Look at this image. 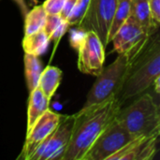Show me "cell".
I'll return each instance as SVG.
<instances>
[{"instance_id": "obj_16", "label": "cell", "mask_w": 160, "mask_h": 160, "mask_svg": "<svg viewBox=\"0 0 160 160\" xmlns=\"http://www.w3.org/2000/svg\"><path fill=\"white\" fill-rule=\"evenodd\" d=\"M24 61V74L26 78L27 87L29 92L34 90L38 85V80L43 70L42 64L38 59V56L25 53L23 57Z\"/></svg>"}, {"instance_id": "obj_23", "label": "cell", "mask_w": 160, "mask_h": 160, "mask_svg": "<svg viewBox=\"0 0 160 160\" xmlns=\"http://www.w3.org/2000/svg\"><path fill=\"white\" fill-rule=\"evenodd\" d=\"M149 7L153 22L158 28L160 23V0H149Z\"/></svg>"}, {"instance_id": "obj_3", "label": "cell", "mask_w": 160, "mask_h": 160, "mask_svg": "<svg viewBox=\"0 0 160 160\" xmlns=\"http://www.w3.org/2000/svg\"><path fill=\"white\" fill-rule=\"evenodd\" d=\"M116 119L135 137L160 134L159 108L150 94H144L128 108L120 109Z\"/></svg>"}, {"instance_id": "obj_24", "label": "cell", "mask_w": 160, "mask_h": 160, "mask_svg": "<svg viewBox=\"0 0 160 160\" xmlns=\"http://www.w3.org/2000/svg\"><path fill=\"white\" fill-rule=\"evenodd\" d=\"M70 25H69V23H68V22L67 21V19H65L62 22H61V24L53 31V33L50 36V40H52V41H57L67 31H68V27H69Z\"/></svg>"}, {"instance_id": "obj_12", "label": "cell", "mask_w": 160, "mask_h": 160, "mask_svg": "<svg viewBox=\"0 0 160 160\" xmlns=\"http://www.w3.org/2000/svg\"><path fill=\"white\" fill-rule=\"evenodd\" d=\"M50 98L38 86L30 92L28 112H27V131L31 129L38 119L49 109Z\"/></svg>"}, {"instance_id": "obj_7", "label": "cell", "mask_w": 160, "mask_h": 160, "mask_svg": "<svg viewBox=\"0 0 160 160\" xmlns=\"http://www.w3.org/2000/svg\"><path fill=\"white\" fill-rule=\"evenodd\" d=\"M150 37L142 26L129 15L112 41L113 42L114 51L118 54H127L134 61L147 46Z\"/></svg>"}, {"instance_id": "obj_13", "label": "cell", "mask_w": 160, "mask_h": 160, "mask_svg": "<svg viewBox=\"0 0 160 160\" xmlns=\"http://www.w3.org/2000/svg\"><path fill=\"white\" fill-rule=\"evenodd\" d=\"M130 15L150 36L158 29L151 16L149 0H131Z\"/></svg>"}, {"instance_id": "obj_4", "label": "cell", "mask_w": 160, "mask_h": 160, "mask_svg": "<svg viewBox=\"0 0 160 160\" xmlns=\"http://www.w3.org/2000/svg\"><path fill=\"white\" fill-rule=\"evenodd\" d=\"M132 62L128 55L120 53L111 65L103 68L87 95L83 108L100 104L115 97L118 98Z\"/></svg>"}, {"instance_id": "obj_5", "label": "cell", "mask_w": 160, "mask_h": 160, "mask_svg": "<svg viewBox=\"0 0 160 160\" xmlns=\"http://www.w3.org/2000/svg\"><path fill=\"white\" fill-rule=\"evenodd\" d=\"M135 138L137 137L129 133L115 116L91 145L83 160H108Z\"/></svg>"}, {"instance_id": "obj_26", "label": "cell", "mask_w": 160, "mask_h": 160, "mask_svg": "<svg viewBox=\"0 0 160 160\" xmlns=\"http://www.w3.org/2000/svg\"><path fill=\"white\" fill-rule=\"evenodd\" d=\"M14 1H15V2L17 3V5L19 6L20 9H21V11H22V16L25 17V15H26V13H27V8H26V5H25L24 0H14Z\"/></svg>"}, {"instance_id": "obj_20", "label": "cell", "mask_w": 160, "mask_h": 160, "mask_svg": "<svg viewBox=\"0 0 160 160\" xmlns=\"http://www.w3.org/2000/svg\"><path fill=\"white\" fill-rule=\"evenodd\" d=\"M86 34H87V30L80 25H78V27L76 28L71 29L69 33V42L71 47L76 51H78L80 46L82 44L83 40L85 39Z\"/></svg>"}, {"instance_id": "obj_18", "label": "cell", "mask_w": 160, "mask_h": 160, "mask_svg": "<svg viewBox=\"0 0 160 160\" xmlns=\"http://www.w3.org/2000/svg\"><path fill=\"white\" fill-rule=\"evenodd\" d=\"M130 7H131V0H120L118 1L117 8L113 14L109 34H108V43H110L117 31L120 27L124 24L127 19L130 15Z\"/></svg>"}, {"instance_id": "obj_17", "label": "cell", "mask_w": 160, "mask_h": 160, "mask_svg": "<svg viewBox=\"0 0 160 160\" xmlns=\"http://www.w3.org/2000/svg\"><path fill=\"white\" fill-rule=\"evenodd\" d=\"M47 12L42 5L35 7L26 13L24 17V36L33 34L43 29L46 21Z\"/></svg>"}, {"instance_id": "obj_14", "label": "cell", "mask_w": 160, "mask_h": 160, "mask_svg": "<svg viewBox=\"0 0 160 160\" xmlns=\"http://www.w3.org/2000/svg\"><path fill=\"white\" fill-rule=\"evenodd\" d=\"M50 38L43 29L33 34L24 36L22 40V48L24 53L35 56L42 55L48 49L50 44Z\"/></svg>"}, {"instance_id": "obj_1", "label": "cell", "mask_w": 160, "mask_h": 160, "mask_svg": "<svg viewBox=\"0 0 160 160\" xmlns=\"http://www.w3.org/2000/svg\"><path fill=\"white\" fill-rule=\"evenodd\" d=\"M122 101L112 98L100 104L82 108L75 114V121L69 143L62 160H83L94 142L115 118Z\"/></svg>"}, {"instance_id": "obj_22", "label": "cell", "mask_w": 160, "mask_h": 160, "mask_svg": "<svg viewBox=\"0 0 160 160\" xmlns=\"http://www.w3.org/2000/svg\"><path fill=\"white\" fill-rule=\"evenodd\" d=\"M67 0H46L43 3V8L47 14H60Z\"/></svg>"}, {"instance_id": "obj_15", "label": "cell", "mask_w": 160, "mask_h": 160, "mask_svg": "<svg viewBox=\"0 0 160 160\" xmlns=\"http://www.w3.org/2000/svg\"><path fill=\"white\" fill-rule=\"evenodd\" d=\"M61 80L62 71L56 67L49 66L42 70L38 86L44 93V95L51 99L57 90Z\"/></svg>"}, {"instance_id": "obj_8", "label": "cell", "mask_w": 160, "mask_h": 160, "mask_svg": "<svg viewBox=\"0 0 160 160\" xmlns=\"http://www.w3.org/2000/svg\"><path fill=\"white\" fill-rule=\"evenodd\" d=\"M117 6L118 0H90L86 16L80 24L87 31L96 32L105 48L109 44L108 34Z\"/></svg>"}, {"instance_id": "obj_10", "label": "cell", "mask_w": 160, "mask_h": 160, "mask_svg": "<svg viewBox=\"0 0 160 160\" xmlns=\"http://www.w3.org/2000/svg\"><path fill=\"white\" fill-rule=\"evenodd\" d=\"M60 120V114L48 109L34 124L26 133L25 142L20 158L29 160L37 148L50 136L57 127Z\"/></svg>"}, {"instance_id": "obj_2", "label": "cell", "mask_w": 160, "mask_h": 160, "mask_svg": "<svg viewBox=\"0 0 160 160\" xmlns=\"http://www.w3.org/2000/svg\"><path fill=\"white\" fill-rule=\"evenodd\" d=\"M160 76V46L158 35L154 42L132 62L130 70L120 90L118 98L123 102L148 89Z\"/></svg>"}, {"instance_id": "obj_19", "label": "cell", "mask_w": 160, "mask_h": 160, "mask_svg": "<svg viewBox=\"0 0 160 160\" xmlns=\"http://www.w3.org/2000/svg\"><path fill=\"white\" fill-rule=\"evenodd\" d=\"M90 0H77L72 11L67 18L69 25H80L86 16Z\"/></svg>"}, {"instance_id": "obj_6", "label": "cell", "mask_w": 160, "mask_h": 160, "mask_svg": "<svg viewBox=\"0 0 160 160\" xmlns=\"http://www.w3.org/2000/svg\"><path fill=\"white\" fill-rule=\"evenodd\" d=\"M75 114L60 115V120L48 138L37 148L29 160H62L73 130Z\"/></svg>"}, {"instance_id": "obj_27", "label": "cell", "mask_w": 160, "mask_h": 160, "mask_svg": "<svg viewBox=\"0 0 160 160\" xmlns=\"http://www.w3.org/2000/svg\"><path fill=\"white\" fill-rule=\"evenodd\" d=\"M159 81H160V76H158V77H157V78H156V80L154 81V83H153V84H155V90H156V93H157L158 95L160 93Z\"/></svg>"}, {"instance_id": "obj_21", "label": "cell", "mask_w": 160, "mask_h": 160, "mask_svg": "<svg viewBox=\"0 0 160 160\" xmlns=\"http://www.w3.org/2000/svg\"><path fill=\"white\" fill-rule=\"evenodd\" d=\"M64 20L65 18H63L60 14H47L43 30L49 36V38Z\"/></svg>"}, {"instance_id": "obj_25", "label": "cell", "mask_w": 160, "mask_h": 160, "mask_svg": "<svg viewBox=\"0 0 160 160\" xmlns=\"http://www.w3.org/2000/svg\"><path fill=\"white\" fill-rule=\"evenodd\" d=\"M76 2H77V0H67L65 6H64V8H63V9H62V11L60 12V15H61L63 18L67 19L68 16V15L70 14V12L72 11V9H73V8H74V6H75Z\"/></svg>"}, {"instance_id": "obj_11", "label": "cell", "mask_w": 160, "mask_h": 160, "mask_svg": "<svg viewBox=\"0 0 160 160\" xmlns=\"http://www.w3.org/2000/svg\"><path fill=\"white\" fill-rule=\"evenodd\" d=\"M159 135L137 137L108 160H148L153 158Z\"/></svg>"}, {"instance_id": "obj_9", "label": "cell", "mask_w": 160, "mask_h": 160, "mask_svg": "<svg viewBox=\"0 0 160 160\" xmlns=\"http://www.w3.org/2000/svg\"><path fill=\"white\" fill-rule=\"evenodd\" d=\"M78 68L84 74L98 76L103 68L105 47L100 38L92 30H88L85 39L77 51Z\"/></svg>"}, {"instance_id": "obj_28", "label": "cell", "mask_w": 160, "mask_h": 160, "mask_svg": "<svg viewBox=\"0 0 160 160\" xmlns=\"http://www.w3.org/2000/svg\"><path fill=\"white\" fill-rule=\"evenodd\" d=\"M118 1H120V0H118Z\"/></svg>"}]
</instances>
